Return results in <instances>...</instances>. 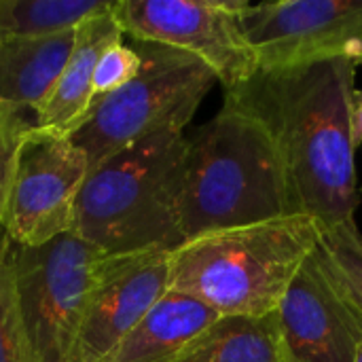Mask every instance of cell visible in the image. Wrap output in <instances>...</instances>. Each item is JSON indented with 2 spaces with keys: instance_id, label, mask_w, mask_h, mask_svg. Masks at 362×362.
I'll use <instances>...</instances> for the list:
<instances>
[{
  "instance_id": "6da1fadb",
  "label": "cell",
  "mask_w": 362,
  "mask_h": 362,
  "mask_svg": "<svg viewBox=\"0 0 362 362\" xmlns=\"http://www.w3.org/2000/svg\"><path fill=\"white\" fill-rule=\"evenodd\" d=\"M358 62L335 57L280 70H257L225 91V102L252 115L272 138L297 214L322 231L354 223L361 204L350 102Z\"/></svg>"
},
{
  "instance_id": "7a4b0ae2",
  "label": "cell",
  "mask_w": 362,
  "mask_h": 362,
  "mask_svg": "<svg viewBox=\"0 0 362 362\" xmlns=\"http://www.w3.org/2000/svg\"><path fill=\"white\" fill-rule=\"evenodd\" d=\"M297 214L265 127L225 102L189 138L178 206L182 244L199 235Z\"/></svg>"
},
{
  "instance_id": "3957f363",
  "label": "cell",
  "mask_w": 362,
  "mask_h": 362,
  "mask_svg": "<svg viewBox=\"0 0 362 362\" xmlns=\"http://www.w3.org/2000/svg\"><path fill=\"white\" fill-rule=\"evenodd\" d=\"M189 138L163 132L93 165L78 191L70 233L102 255L176 250Z\"/></svg>"
},
{
  "instance_id": "277c9868",
  "label": "cell",
  "mask_w": 362,
  "mask_h": 362,
  "mask_svg": "<svg viewBox=\"0 0 362 362\" xmlns=\"http://www.w3.org/2000/svg\"><path fill=\"white\" fill-rule=\"evenodd\" d=\"M322 229L305 214L199 235L170 252V291L218 316H267L318 248Z\"/></svg>"
},
{
  "instance_id": "5b68a950",
  "label": "cell",
  "mask_w": 362,
  "mask_h": 362,
  "mask_svg": "<svg viewBox=\"0 0 362 362\" xmlns=\"http://www.w3.org/2000/svg\"><path fill=\"white\" fill-rule=\"evenodd\" d=\"M142 66L117 91L95 100L70 140L100 161L163 132H185L214 87V72L197 57L157 42L136 40Z\"/></svg>"
},
{
  "instance_id": "8992f818",
  "label": "cell",
  "mask_w": 362,
  "mask_h": 362,
  "mask_svg": "<svg viewBox=\"0 0 362 362\" xmlns=\"http://www.w3.org/2000/svg\"><path fill=\"white\" fill-rule=\"evenodd\" d=\"M102 257L72 233L38 248L6 242L4 259L30 362H70Z\"/></svg>"
},
{
  "instance_id": "52a82bcc",
  "label": "cell",
  "mask_w": 362,
  "mask_h": 362,
  "mask_svg": "<svg viewBox=\"0 0 362 362\" xmlns=\"http://www.w3.org/2000/svg\"><path fill=\"white\" fill-rule=\"evenodd\" d=\"M87 174V155L70 136L36 125L28 129L11 165L4 204L6 240L38 248L70 233Z\"/></svg>"
},
{
  "instance_id": "ba28073f",
  "label": "cell",
  "mask_w": 362,
  "mask_h": 362,
  "mask_svg": "<svg viewBox=\"0 0 362 362\" xmlns=\"http://www.w3.org/2000/svg\"><path fill=\"white\" fill-rule=\"evenodd\" d=\"M244 0H119L115 17L134 40L157 42L202 59L225 87L257 74L259 62L242 28Z\"/></svg>"
},
{
  "instance_id": "9c48e42d",
  "label": "cell",
  "mask_w": 362,
  "mask_h": 362,
  "mask_svg": "<svg viewBox=\"0 0 362 362\" xmlns=\"http://www.w3.org/2000/svg\"><path fill=\"white\" fill-rule=\"evenodd\" d=\"M240 19L259 70L335 57L362 64V0L246 2Z\"/></svg>"
},
{
  "instance_id": "30bf717a",
  "label": "cell",
  "mask_w": 362,
  "mask_h": 362,
  "mask_svg": "<svg viewBox=\"0 0 362 362\" xmlns=\"http://www.w3.org/2000/svg\"><path fill=\"white\" fill-rule=\"evenodd\" d=\"M170 291V250L104 255L70 362H104Z\"/></svg>"
},
{
  "instance_id": "8fae6325",
  "label": "cell",
  "mask_w": 362,
  "mask_h": 362,
  "mask_svg": "<svg viewBox=\"0 0 362 362\" xmlns=\"http://www.w3.org/2000/svg\"><path fill=\"white\" fill-rule=\"evenodd\" d=\"M276 316L286 362H356L362 322L314 255L286 288Z\"/></svg>"
},
{
  "instance_id": "7c38bea8",
  "label": "cell",
  "mask_w": 362,
  "mask_h": 362,
  "mask_svg": "<svg viewBox=\"0 0 362 362\" xmlns=\"http://www.w3.org/2000/svg\"><path fill=\"white\" fill-rule=\"evenodd\" d=\"M76 30L53 36L0 38V108L34 117L53 93L72 53Z\"/></svg>"
},
{
  "instance_id": "4fadbf2b",
  "label": "cell",
  "mask_w": 362,
  "mask_h": 362,
  "mask_svg": "<svg viewBox=\"0 0 362 362\" xmlns=\"http://www.w3.org/2000/svg\"><path fill=\"white\" fill-rule=\"evenodd\" d=\"M117 11V8H115ZM112 13L98 15L76 28V38L66 68L36 115V127L70 136L93 104V72L110 47L123 42V30Z\"/></svg>"
},
{
  "instance_id": "5bb4252c",
  "label": "cell",
  "mask_w": 362,
  "mask_h": 362,
  "mask_svg": "<svg viewBox=\"0 0 362 362\" xmlns=\"http://www.w3.org/2000/svg\"><path fill=\"white\" fill-rule=\"evenodd\" d=\"M216 318L197 299L168 291L104 362H172Z\"/></svg>"
},
{
  "instance_id": "9a60e30c",
  "label": "cell",
  "mask_w": 362,
  "mask_h": 362,
  "mask_svg": "<svg viewBox=\"0 0 362 362\" xmlns=\"http://www.w3.org/2000/svg\"><path fill=\"white\" fill-rule=\"evenodd\" d=\"M172 362H286L278 316H218Z\"/></svg>"
},
{
  "instance_id": "2e32d148",
  "label": "cell",
  "mask_w": 362,
  "mask_h": 362,
  "mask_svg": "<svg viewBox=\"0 0 362 362\" xmlns=\"http://www.w3.org/2000/svg\"><path fill=\"white\" fill-rule=\"evenodd\" d=\"M119 0H0V38L53 36L112 13Z\"/></svg>"
},
{
  "instance_id": "e0dca14e",
  "label": "cell",
  "mask_w": 362,
  "mask_h": 362,
  "mask_svg": "<svg viewBox=\"0 0 362 362\" xmlns=\"http://www.w3.org/2000/svg\"><path fill=\"white\" fill-rule=\"evenodd\" d=\"M314 257L333 288L362 322V233L356 221L322 231Z\"/></svg>"
},
{
  "instance_id": "ac0fdd59",
  "label": "cell",
  "mask_w": 362,
  "mask_h": 362,
  "mask_svg": "<svg viewBox=\"0 0 362 362\" xmlns=\"http://www.w3.org/2000/svg\"><path fill=\"white\" fill-rule=\"evenodd\" d=\"M4 248L0 250V362H30Z\"/></svg>"
},
{
  "instance_id": "d6986e66",
  "label": "cell",
  "mask_w": 362,
  "mask_h": 362,
  "mask_svg": "<svg viewBox=\"0 0 362 362\" xmlns=\"http://www.w3.org/2000/svg\"><path fill=\"white\" fill-rule=\"evenodd\" d=\"M140 66L142 59L136 47L119 42L104 51L93 72V102L127 85L138 74Z\"/></svg>"
},
{
  "instance_id": "ffe728a7",
  "label": "cell",
  "mask_w": 362,
  "mask_h": 362,
  "mask_svg": "<svg viewBox=\"0 0 362 362\" xmlns=\"http://www.w3.org/2000/svg\"><path fill=\"white\" fill-rule=\"evenodd\" d=\"M36 123L19 112H8L0 108V250L6 246V231H4V204H6V189L11 178V165L15 148L21 136L32 129Z\"/></svg>"
},
{
  "instance_id": "44dd1931",
  "label": "cell",
  "mask_w": 362,
  "mask_h": 362,
  "mask_svg": "<svg viewBox=\"0 0 362 362\" xmlns=\"http://www.w3.org/2000/svg\"><path fill=\"white\" fill-rule=\"evenodd\" d=\"M350 138L354 151L362 146V89H354L350 102Z\"/></svg>"
},
{
  "instance_id": "7402d4cb",
  "label": "cell",
  "mask_w": 362,
  "mask_h": 362,
  "mask_svg": "<svg viewBox=\"0 0 362 362\" xmlns=\"http://www.w3.org/2000/svg\"><path fill=\"white\" fill-rule=\"evenodd\" d=\"M356 362H362V344L361 348H358V352H356Z\"/></svg>"
}]
</instances>
